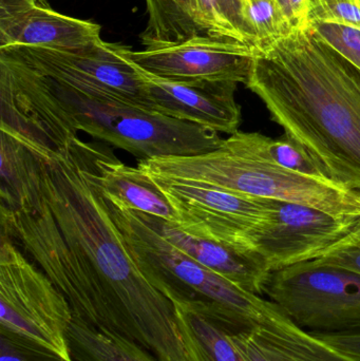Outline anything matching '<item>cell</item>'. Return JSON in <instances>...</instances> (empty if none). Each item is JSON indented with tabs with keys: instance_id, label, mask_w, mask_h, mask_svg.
<instances>
[{
	"instance_id": "obj_1",
	"label": "cell",
	"mask_w": 360,
	"mask_h": 361,
	"mask_svg": "<svg viewBox=\"0 0 360 361\" xmlns=\"http://www.w3.org/2000/svg\"><path fill=\"white\" fill-rule=\"evenodd\" d=\"M99 147L77 137L42 159L33 201L0 208L1 237L23 248L87 324L132 339L159 361H188L173 302L137 269L110 216Z\"/></svg>"
},
{
	"instance_id": "obj_2",
	"label": "cell",
	"mask_w": 360,
	"mask_h": 361,
	"mask_svg": "<svg viewBox=\"0 0 360 361\" xmlns=\"http://www.w3.org/2000/svg\"><path fill=\"white\" fill-rule=\"evenodd\" d=\"M245 86L335 184L360 191V69L297 30L256 51Z\"/></svg>"
},
{
	"instance_id": "obj_3",
	"label": "cell",
	"mask_w": 360,
	"mask_h": 361,
	"mask_svg": "<svg viewBox=\"0 0 360 361\" xmlns=\"http://www.w3.org/2000/svg\"><path fill=\"white\" fill-rule=\"evenodd\" d=\"M104 197L137 269L171 302L204 305L235 334L249 332L260 324L271 301L238 288L171 245L154 226L150 214Z\"/></svg>"
},
{
	"instance_id": "obj_4",
	"label": "cell",
	"mask_w": 360,
	"mask_h": 361,
	"mask_svg": "<svg viewBox=\"0 0 360 361\" xmlns=\"http://www.w3.org/2000/svg\"><path fill=\"white\" fill-rule=\"evenodd\" d=\"M137 167L151 179L198 183L238 195L311 206L336 218H360V191L256 158L230 137L206 154L139 160Z\"/></svg>"
},
{
	"instance_id": "obj_5",
	"label": "cell",
	"mask_w": 360,
	"mask_h": 361,
	"mask_svg": "<svg viewBox=\"0 0 360 361\" xmlns=\"http://www.w3.org/2000/svg\"><path fill=\"white\" fill-rule=\"evenodd\" d=\"M46 78L78 131L139 158H166L206 154L222 139L215 130L143 111L112 102L99 101Z\"/></svg>"
},
{
	"instance_id": "obj_6",
	"label": "cell",
	"mask_w": 360,
	"mask_h": 361,
	"mask_svg": "<svg viewBox=\"0 0 360 361\" xmlns=\"http://www.w3.org/2000/svg\"><path fill=\"white\" fill-rule=\"evenodd\" d=\"M128 50L103 42L73 50L11 47L0 53L91 99L156 114L143 72L129 59Z\"/></svg>"
},
{
	"instance_id": "obj_7",
	"label": "cell",
	"mask_w": 360,
	"mask_h": 361,
	"mask_svg": "<svg viewBox=\"0 0 360 361\" xmlns=\"http://www.w3.org/2000/svg\"><path fill=\"white\" fill-rule=\"evenodd\" d=\"M74 313L65 295L6 237L0 244V332L72 361L68 331Z\"/></svg>"
},
{
	"instance_id": "obj_8",
	"label": "cell",
	"mask_w": 360,
	"mask_h": 361,
	"mask_svg": "<svg viewBox=\"0 0 360 361\" xmlns=\"http://www.w3.org/2000/svg\"><path fill=\"white\" fill-rule=\"evenodd\" d=\"M263 294L308 332H360V275L316 260L271 271Z\"/></svg>"
},
{
	"instance_id": "obj_9",
	"label": "cell",
	"mask_w": 360,
	"mask_h": 361,
	"mask_svg": "<svg viewBox=\"0 0 360 361\" xmlns=\"http://www.w3.org/2000/svg\"><path fill=\"white\" fill-rule=\"evenodd\" d=\"M0 131L23 142L38 158L67 147L78 137L72 118L46 78L0 53Z\"/></svg>"
},
{
	"instance_id": "obj_10",
	"label": "cell",
	"mask_w": 360,
	"mask_h": 361,
	"mask_svg": "<svg viewBox=\"0 0 360 361\" xmlns=\"http://www.w3.org/2000/svg\"><path fill=\"white\" fill-rule=\"evenodd\" d=\"M151 180L175 209L177 224L204 239L253 252L254 233L271 218L270 201L264 197L228 192L198 183Z\"/></svg>"
},
{
	"instance_id": "obj_11",
	"label": "cell",
	"mask_w": 360,
	"mask_h": 361,
	"mask_svg": "<svg viewBox=\"0 0 360 361\" xmlns=\"http://www.w3.org/2000/svg\"><path fill=\"white\" fill-rule=\"evenodd\" d=\"M268 201L271 218L254 233L251 250L270 271L321 258L359 219H340L302 204Z\"/></svg>"
},
{
	"instance_id": "obj_12",
	"label": "cell",
	"mask_w": 360,
	"mask_h": 361,
	"mask_svg": "<svg viewBox=\"0 0 360 361\" xmlns=\"http://www.w3.org/2000/svg\"><path fill=\"white\" fill-rule=\"evenodd\" d=\"M257 48L201 34L185 42L128 50L135 65L167 80H211L247 84Z\"/></svg>"
},
{
	"instance_id": "obj_13",
	"label": "cell",
	"mask_w": 360,
	"mask_h": 361,
	"mask_svg": "<svg viewBox=\"0 0 360 361\" xmlns=\"http://www.w3.org/2000/svg\"><path fill=\"white\" fill-rule=\"evenodd\" d=\"M143 72L156 114L232 135L241 123L237 82L163 80Z\"/></svg>"
},
{
	"instance_id": "obj_14",
	"label": "cell",
	"mask_w": 360,
	"mask_h": 361,
	"mask_svg": "<svg viewBox=\"0 0 360 361\" xmlns=\"http://www.w3.org/2000/svg\"><path fill=\"white\" fill-rule=\"evenodd\" d=\"M101 25L66 16L39 0L25 10L0 19V49L44 47L50 49L88 48L103 42Z\"/></svg>"
},
{
	"instance_id": "obj_15",
	"label": "cell",
	"mask_w": 360,
	"mask_h": 361,
	"mask_svg": "<svg viewBox=\"0 0 360 361\" xmlns=\"http://www.w3.org/2000/svg\"><path fill=\"white\" fill-rule=\"evenodd\" d=\"M150 218L171 245L238 288L252 294H263L271 271L259 255L192 235L175 223L152 214Z\"/></svg>"
},
{
	"instance_id": "obj_16",
	"label": "cell",
	"mask_w": 360,
	"mask_h": 361,
	"mask_svg": "<svg viewBox=\"0 0 360 361\" xmlns=\"http://www.w3.org/2000/svg\"><path fill=\"white\" fill-rule=\"evenodd\" d=\"M99 186L107 199L129 209L139 210L168 222H179L177 214L160 187L139 167L120 162L101 145L97 156Z\"/></svg>"
},
{
	"instance_id": "obj_17",
	"label": "cell",
	"mask_w": 360,
	"mask_h": 361,
	"mask_svg": "<svg viewBox=\"0 0 360 361\" xmlns=\"http://www.w3.org/2000/svg\"><path fill=\"white\" fill-rule=\"evenodd\" d=\"M249 334L270 361H352L300 328L272 301Z\"/></svg>"
},
{
	"instance_id": "obj_18",
	"label": "cell",
	"mask_w": 360,
	"mask_h": 361,
	"mask_svg": "<svg viewBox=\"0 0 360 361\" xmlns=\"http://www.w3.org/2000/svg\"><path fill=\"white\" fill-rule=\"evenodd\" d=\"M173 305L188 361H245L232 341L234 331L217 314L204 305Z\"/></svg>"
},
{
	"instance_id": "obj_19",
	"label": "cell",
	"mask_w": 360,
	"mask_h": 361,
	"mask_svg": "<svg viewBox=\"0 0 360 361\" xmlns=\"http://www.w3.org/2000/svg\"><path fill=\"white\" fill-rule=\"evenodd\" d=\"M0 133V208L21 209L39 192L42 159L10 133Z\"/></svg>"
},
{
	"instance_id": "obj_20",
	"label": "cell",
	"mask_w": 360,
	"mask_h": 361,
	"mask_svg": "<svg viewBox=\"0 0 360 361\" xmlns=\"http://www.w3.org/2000/svg\"><path fill=\"white\" fill-rule=\"evenodd\" d=\"M72 361H159L132 339L101 332L74 315L68 331Z\"/></svg>"
},
{
	"instance_id": "obj_21",
	"label": "cell",
	"mask_w": 360,
	"mask_h": 361,
	"mask_svg": "<svg viewBox=\"0 0 360 361\" xmlns=\"http://www.w3.org/2000/svg\"><path fill=\"white\" fill-rule=\"evenodd\" d=\"M148 23L141 34L142 44L167 46L204 34L197 21L194 0H145Z\"/></svg>"
},
{
	"instance_id": "obj_22",
	"label": "cell",
	"mask_w": 360,
	"mask_h": 361,
	"mask_svg": "<svg viewBox=\"0 0 360 361\" xmlns=\"http://www.w3.org/2000/svg\"><path fill=\"white\" fill-rule=\"evenodd\" d=\"M197 21L204 34L258 48L249 0H194Z\"/></svg>"
},
{
	"instance_id": "obj_23",
	"label": "cell",
	"mask_w": 360,
	"mask_h": 361,
	"mask_svg": "<svg viewBox=\"0 0 360 361\" xmlns=\"http://www.w3.org/2000/svg\"><path fill=\"white\" fill-rule=\"evenodd\" d=\"M249 11L257 35L258 48L294 32L278 0H249Z\"/></svg>"
},
{
	"instance_id": "obj_24",
	"label": "cell",
	"mask_w": 360,
	"mask_h": 361,
	"mask_svg": "<svg viewBox=\"0 0 360 361\" xmlns=\"http://www.w3.org/2000/svg\"><path fill=\"white\" fill-rule=\"evenodd\" d=\"M311 31L360 69V30L329 21H311Z\"/></svg>"
},
{
	"instance_id": "obj_25",
	"label": "cell",
	"mask_w": 360,
	"mask_h": 361,
	"mask_svg": "<svg viewBox=\"0 0 360 361\" xmlns=\"http://www.w3.org/2000/svg\"><path fill=\"white\" fill-rule=\"evenodd\" d=\"M309 8L310 23L329 21L360 30V0H310Z\"/></svg>"
},
{
	"instance_id": "obj_26",
	"label": "cell",
	"mask_w": 360,
	"mask_h": 361,
	"mask_svg": "<svg viewBox=\"0 0 360 361\" xmlns=\"http://www.w3.org/2000/svg\"><path fill=\"white\" fill-rule=\"evenodd\" d=\"M0 361H68L20 337L0 332Z\"/></svg>"
},
{
	"instance_id": "obj_27",
	"label": "cell",
	"mask_w": 360,
	"mask_h": 361,
	"mask_svg": "<svg viewBox=\"0 0 360 361\" xmlns=\"http://www.w3.org/2000/svg\"><path fill=\"white\" fill-rule=\"evenodd\" d=\"M316 261L323 264L342 267L360 275V218L346 237L334 244Z\"/></svg>"
},
{
	"instance_id": "obj_28",
	"label": "cell",
	"mask_w": 360,
	"mask_h": 361,
	"mask_svg": "<svg viewBox=\"0 0 360 361\" xmlns=\"http://www.w3.org/2000/svg\"><path fill=\"white\" fill-rule=\"evenodd\" d=\"M332 349L352 361H360V332L328 333L309 332Z\"/></svg>"
},
{
	"instance_id": "obj_29",
	"label": "cell",
	"mask_w": 360,
	"mask_h": 361,
	"mask_svg": "<svg viewBox=\"0 0 360 361\" xmlns=\"http://www.w3.org/2000/svg\"><path fill=\"white\" fill-rule=\"evenodd\" d=\"M294 31L308 29L310 0H278Z\"/></svg>"
},
{
	"instance_id": "obj_30",
	"label": "cell",
	"mask_w": 360,
	"mask_h": 361,
	"mask_svg": "<svg viewBox=\"0 0 360 361\" xmlns=\"http://www.w3.org/2000/svg\"><path fill=\"white\" fill-rule=\"evenodd\" d=\"M232 339L245 361H270L252 338L249 332L232 333Z\"/></svg>"
}]
</instances>
